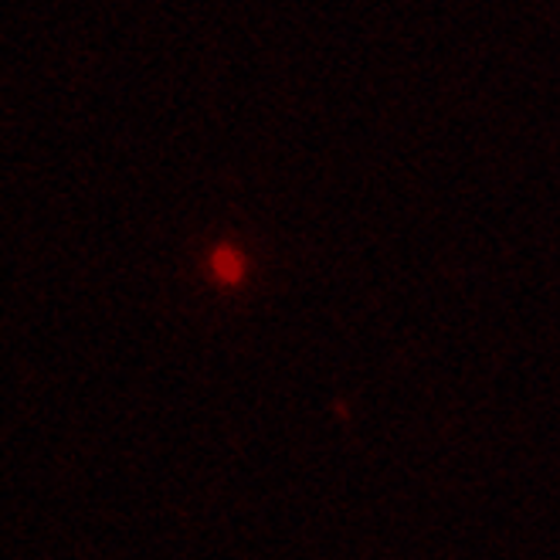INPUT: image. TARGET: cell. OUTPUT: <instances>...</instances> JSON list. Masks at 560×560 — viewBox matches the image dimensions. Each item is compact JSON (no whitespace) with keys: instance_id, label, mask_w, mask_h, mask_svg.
<instances>
[{"instance_id":"1","label":"cell","mask_w":560,"mask_h":560,"mask_svg":"<svg viewBox=\"0 0 560 560\" xmlns=\"http://www.w3.org/2000/svg\"><path fill=\"white\" fill-rule=\"evenodd\" d=\"M214 272H218L224 282H235V279L242 276V255L232 252V248H221V252L214 255Z\"/></svg>"}]
</instances>
